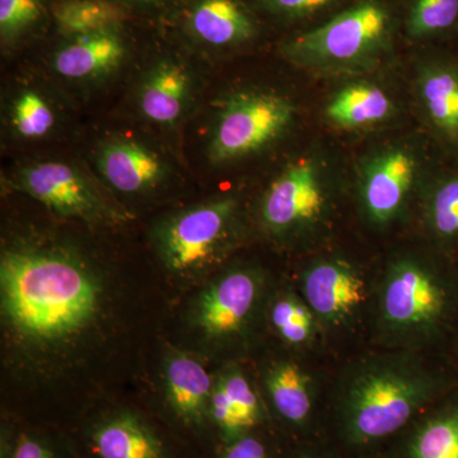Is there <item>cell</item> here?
<instances>
[{"mask_svg":"<svg viewBox=\"0 0 458 458\" xmlns=\"http://www.w3.org/2000/svg\"><path fill=\"white\" fill-rule=\"evenodd\" d=\"M190 93L191 78L188 71L176 63H159L141 83L140 113L150 122L170 125L185 111Z\"/></svg>","mask_w":458,"mask_h":458,"instance_id":"cell-14","label":"cell"},{"mask_svg":"<svg viewBox=\"0 0 458 458\" xmlns=\"http://www.w3.org/2000/svg\"><path fill=\"white\" fill-rule=\"evenodd\" d=\"M9 458H57L55 452L51 450L44 441L35 437L22 434L17 439Z\"/></svg>","mask_w":458,"mask_h":458,"instance_id":"cell-30","label":"cell"},{"mask_svg":"<svg viewBox=\"0 0 458 458\" xmlns=\"http://www.w3.org/2000/svg\"><path fill=\"white\" fill-rule=\"evenodd\" d=\"M140 2H150V0H140Z\"/></svg>","mask_w":458,"mask_h":458,"instance_id":"cell-32","label":"cell"},{"mask_svg":"<svg viewBox=\"0 0 458 458\" xmlns=\"http://www.w3.org/2000/svg\"><path fill=\"white\" fill-rule=\"evenodd\" d=\"M293 116V105L282 96L260 92L234 96L214 126L210 161L228 164L258 152L278 140Z\"/></svg>","mask_w":458,"mask_h":458,"instance_id":"cell-4","label":"cell"},{"mask_svg":"<svg viewBox=\"0 0 458 458\" xmlns=\"http://www.w3.org/2000/svg\"><path fill=\"white\" fill-rule=\"evenodd\" d=\"M267 387L274 408L285 420L302 424L312 409L310 378L297 364L282 361L270 369Z\"/></svg>","mask_w":458,"mask_h":458,"instance_id":"cell-20","label":"cell"},{"mask_svg":"<svg viewBox=\"0 0 458 458\" xmlns=\"http://www.w3.org/2000/svg\"><path fill=\"white\" fill-rule=\"evenodd\" d=\"M458 21V0H417L410 14L409 30L412 36L434 35L447 31Z\"/></svg>","mask_w":458,"mask_h":458,"instance_id":"cell-26","label":"cell"},{"mask_svg":"<svg viewBox=\"0 0 458 458\" xmlns=\"http://www.w3.org/2000/svg\"><path fill=\"white\" fill-rule=\"evenodd\" d=\"M303 458H306V457H303Z\"/></svg>","mask_w":458,"mask_h":458,"instance_id":"cell-33","label":"cell"},{"mask_svg":"<svg viewBox=\"0 0 458 458\" xmlns=\"http://www.w3.org/2000/svg\"><path fill=\"white\" fill-rule=\"evenodd\" d=\"M390 16L384 5L367 0L325 25L303 33L286 51L295 62L316 68H345L369 60L384 47Z\"/></svg>","mask_w":458,"mask_h":458,"instance_id":"cell-3","label":"cell"},{"mask_svg":"<svg viewBox=\"0 0 458 458\" xmlns=\"http://www.w3.org/2000/svg\"><path fill=\"white\" fill-rule=\"evenodd\" d=\"M262 8L285 17H303L324 8L333 0H256Z\"/></svg>","mask_w":458,"mask_h":458,"instance_id":"cell-29","label":"cell"},{"mask_svg":"<svg viewBox=\"0 0 458 458\" xmlns=\"http://www.w3.org/2000/svg\"><path fill=\"white\" fill-rule=\"evenodd\" d=\"M417 174L418 161L405 148H390L373 157L360 183L361 203L370 221L386 225L396 218Z\"/></svg>","mask_w":458,"mask_h":458,"instance_id":"cell-9","label":"cell"},{"mask_svg":"<svg viewBox=\"0 0 458 458\" xmlns=\"http://www.w3.org/2000/svg\"><path fill=\"white\" fill-rule=\"evenodd\" d=\"M419 93L434 129L458 148V64L443 60L426 66Z\"/></svg>","mask_w":458,"mask_h":458,"instance_id":"cell-15","label":"cell"},{"mask_svg":"<svg viewBox=\"0 0 458 458\" xmlns=\"http://www.w3.org/2000/svg\"><path fill=\"white\" fill-rule=\"evenodd\" d=\"M271 322L282 339L291 345H302L309 342L315 327L312 310L292 295L276 301L271 310Z\"/></svg>","mask_w":458,"mask_h":458,"instance_id":"cell-24","label":"cell"},{"mask_svg":"<svg viewBox=\"0 0 458 458\" xmlns=\"http://www.w3.org/2000/svg\"><path fill=\"white\" fill-rule=\"evenodd\" d=\"M98 458H165L158 437L131 414H119L102 421L92 434Z\"/></svg>","mask_w":458,"mask_h":458,"instance_id":"cell-16","label":"cell"},{"mask_svg":"<svg viewBox=\"0 0 458 458\" xmlns=\"http://www.w3.org/2000/svg\"><path fill=\"white\" fill-rule=\"evenodd\" d=\"M327 116L343 128H358L382 122L393 113L391 99L370 84H354L340 90L327 107Z\"/></svg>","mask_w":458,"mask_h":458,"instance_id":"cell-19","label":"cell"},{"mask_svg":"<svg viewBox=\"0 0 458 458\" xmlns=\"http://www.w3.org/2000/svg\"><path fill=\"white\" fill-rule=\"evenodd\" d=\"M125 47L117 30L77 38L54 57V68L68 80L107 74L123 62Z\"/></svg>","mask_w":458,"mask_h":458,"instance_id":"cell-13","label":"cell"},{"mask_svg":"<svg viewBox=\"0 0 458 458\" xmlns=\"http://www.w3.org/2000/svg\"><path fill=\"white\" fill-rule=\"evenodd\" d=\"M411 458H458V409L432 419L419 430Z\"/></svg>","mask_w":458,"mask_h":458,"instance_id":"cell-23","label":"cell"},{"mask_svg":"<svg viewBox=\"0 0 458 458\" xmlns=\"http://www.w3.org/2000/svg\"><path fill=\"white\" fill-rule=\"evenodd\" d=\"M259 280L250 271H232L201 294L198 325L209 336L236 333L254 309Z\"/></svg>","mask_w":458,"mask_h":458,"instance_id":"cell-11","label":"cell"},{"mask_svg":"<svg viewBox=\"0 0 458 458\" xmlns=\"http://www.w3.org/2000/svg\"><path fill=\"white\" fill-rule=\"evenodd\" d=\"M236 201L221 199L174 216L158 232V249L171 270L190 271L209 264L227 245Z\"/></svg>","mask_w":458,"mask_h":458,"instance_id":"cell-6","label":"cell"},{"mask_svg":"<svg viewBox=\"0 0 458 458\" xmlns=\"http://www.w3.org/2000/svg\"><path fill=\"white\" fill-rule=\"evenodd\" d=\"M451 294L445 280L427 265L414 260L394 262L381 293L384 322L397 333H427L445 321Z\"/></svg>","mask_w":458,"mask_h":458,"instance_id":"cell-5","label":"cell"},{"mask_svg":"<svg viewBox=\"0 0 458 458\" xmlns=\"http://www.w3.org/2000/svg\"><path fill=\"white\" fill-rule=\"evenodd\" d=\"M225 458H267V448L259 439L245 434L229 443Z\"/></svg>","mask_w":458,"mask_h":458,"instance_id":"cell-31","label":"cell"},{"mask_svg":"<svg viewBox=\"0 0 458 458\" xmlns=\"http://www.w3.org/2000/svg\"><path fill=\"white\" fill-rule=\"evenodd\" d=\"M60 32L73 38L117 30L125 14L107 0H65L54 11Z\"/></svg>","mask_w":458,"mask_h":458,"instance_id":"cell-21","label":"cell"},{"mask_svg":"<svg viewBox=\"0 0 458 458\" xmlns=\"http://www.w3.org/2000/svg\"><path fill=\"white\" fill-rule=\"evenodd\" d=\"M428 225L443 246L458 245V168L445 171L430 191Z\"/></svg>","mask_w":458,"mask_h":458,"instance_id":"cell-22","label":"cell"},{"mask_svg":"<svg viewBox=\"0 0 458 458\" xmlns=\"http://www.w3.org/2000/svg\"><path fill=\"white\" fill-rule=\"evenodd\" d=\"M2 309L27 339L55 342L81 333L95 318L98 282L68 256L40 250H11L0 262Z\"/></svg>","mask_w":458,"mask_h":458,"instance_id":"cell-1","label":"cell"},{"mask_svg":"<svg viewBox=\"0 0 458 458\" xmlns=\"http://www.w3.org/2000/svg\"><path fill=\"white\" fill-rule=\"evenodd\" d=\"M191 32L205 44L227 47L249 40L254 23L237 0H200L190 16Z\"/></svg>","mask_w":458,"mask_h":458,"instance_id":"cell-17","label":"cell"},{"mask_svg":"<svg viewBox=\"0 0 458 458\" xmlns=\"http://www.w3.org/2000/svg\"><path fill=\"white\" fill-rule=\"evenodd\" d=\"M98 164L104 179L125 194L155 188L167 172L153 150L131 140L107 143L99 152Z\"/></svg>","mask_w":458,"mask_h":458,"instance_id":"cell-12","label":"cell"},{"mask_svg":"<svg viewBox=\"0 0 458 458\" xmlns=\"http://www.w3.org/2000/svg\"><path fill=\"white\" fill-rule=\"evenodd\" d=\"M41 0H0V33L9 40L41 17Z\"/></svg>","mask_w":458,"mask_h":458,"instance_id":"cell-28","label":"cell"},{"mask_svg":"<svg viewBox=\"0 0 458 458\" xmlns=\"http://www.w3.org/2000/svg\"><path fill=\"white\" fill-rule=\"evenodd\" d=\"M434 381L423 370L406 364L367 367L349 385L344 420L352 441H378L405 426L429 401Z\"/></svg>","mask_w":458,"mask_h":458,"instance_id":"cell-2","label":"cell"},{"mask_svg":"<svg viewBox=\"0 0 458 458\" xmlns=\"http://www.w3.org/2000/svg\"><path fill=\"white\" fill-rule=\"evenodd\" d=\"M17 188L59 216L96 218L101 212L98 195L89 181L72 165L45 162L18 172Z\"/></svg>","mask_w":458,"mask_h":458,"instance_id":"cell-8","label":"cell"},{"mask_svg":"<svg viewBox=\"0 0 458 458\" xmlns=\"http://www.w3.org/2000/svg\"><path fill=\"white\" fill-rule=\"evenodd\" d=\"M302 288L312 312L334 324L351 318L366 297V285L360 274L342 261L312 265L304 273Z\"/></svg>","mask_w":458,"mask_h":458,"instance_id":"cell-10","label":"cell"},{"mask_svg":"<svg viewBox=\"0 0 458 458\" xmlns=\"http://www.w3.org/2000/svg\"><path fill=\"white\" fill-rule=\"evenodd\" d=\"M168 401L186 423H201L212 396V379L197 360L177 357L165 369Z\"/></svg>","mask_w":458,"mask_h":458,"instance_id":"cell-18","label":"cell"},{"mask_svg":"<svg viewBox=\"0 0 458 458\" xmlns=\"http://www.w3.org/2000/svg\"><path fill=\"white\" fill-rule=\"evenodd\" d=\"M227 394L229 405L236 415L243 433L251 429L261 418L260 403L258 394L251 387L246 377L240 372H231L219 382Z\"/></svg>","mask_w":458,"mask_h":458,"instance_id":"cell-27","label":"cell"},{"mask_svg":"<svg viewBox=\"0 0 458 458\" xmlns=\"http://www.w3.org/2000/svg\"><path fill=\"white\" fill-rule=\"evenodd\" d=\"M12 123L21 137L38 140L49 134L55 123V116L38 92L26 90L14 102Z\"/></svg>","mask_w":458,"mask_h":458,"instance_id":"cell-25","label":"cell"},{"mask_svg":"<svg viewBox=\"0 0 458 458\" xmlns=\"http://www.w3.org/2000/svg\"><path fill=\"white\" fill-rule=\"evenodd\" d=\"M321 170L311 158L289 165L262 200V221L274 233H293L318 221L327 208Z\"/></svg>","mask_w":458,"mask_h":458,"instance_id":"cell-7","label":"cell"}]
</instances>
